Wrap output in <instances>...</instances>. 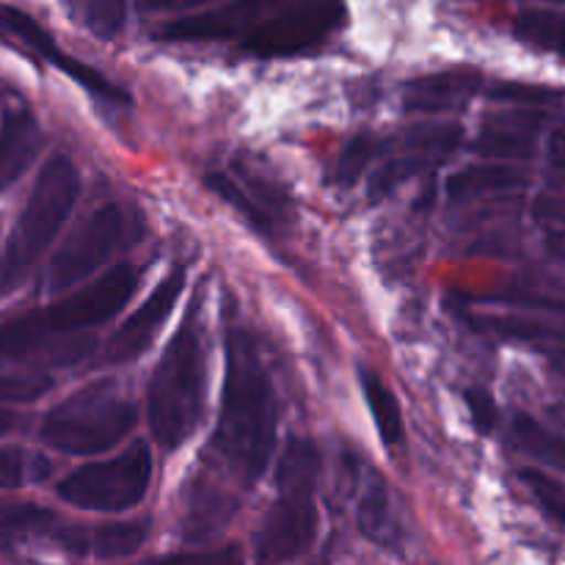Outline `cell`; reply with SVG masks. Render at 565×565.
<instances>
[{
  "label": "cell",
  "instance_id": "cell-20",
  "mask_svg": "<svg viewBox=\"0 0 565 565\" xmlns=\"http://www.w3.org/2000/svg\"><path fill=\"white\" fill-rule=\"evenodd\" d=\"M362 390L367 397L370 414L375 419V428H379L384 445H401L403 441V412L397 397L392 395L390 386L379 379L370 370H362Z\"/></svg>",
  "mask_w": 565,
  "mask_h": 565
},
{
  "label": "cell",
  "instance_id": "cell-34",
  "mask_svg": "<svg viewBox=\"0 0 565 565\" xmlns=\"http://www.w3.org/2000/svg\"><path fill=\"white\" fill-rule=\"evenodd\" d=\"M533 215L552 230H565V193H541L533 202Z\"/></svg>",
  "mask_w": 565,
  "mask_h": 565
},
{
  "label": "cell",
  "instance_id": "cell-24",
  "mask_svg": "<svg viewBox=\"0 0 565 565\" xmlns=\"http://www.w3.org/2000/svg\"><path fill=\"white\" fill-rule=\"evenodd\" d=\"M207 188L213 193H218V196L224 199L230 207H235L237 213L248 221V224L257 226V230H263V232H270V215L265 213V210L257 204V199L248 196V193L243 191V188L237 185L230 174H221V171L207 174Z\"/></svg>",
  "mask_w": 565,
  "mask_h": 565
},
{
  "label": "cell",
  "instance_id": "cell-13",
  "mask_svg": "<svg viewBox=\"0 0 565 565\" xmlns=\"http://www.w3.org/2000/svg\"><path fill=\"white\" fill-rule=\"evenodd\" d=\"M149 530H152L149 522L138 519V522H116L103 524V527H66L55 539L75 555L116 561V557H127L141 550L143 541L149 539Z\"/></svg>",
  "mask_w": 565,
  "mask_h": 565
},
{
  "label": "cell",
  "instance_id": "cell-10",
  "mask_svg": "<svg viewBox=\"0 0 565 565\" xmlns=\"http://www.w3.org/2000/svg\"><path fill=\"white\" fill-rule=\"evenodd\" d=\"M0 28H3V31H9L11 36L20 39V42L28 44L31 50H36L42 58H47L50 64L55 66V70H61L64 75H70L72 81L81 83L86 92L110 99V103H130L127 92H121L119 86H114V83H110L105 75H99L94 66H88V64H83V61L66 55L42 25H39L31 14H25L22 9H17V6H0Z\"/></svg>",
  "mask_w": 565,
  "mask_h": 565
},
{
  "label": "cell",
  "instance_id": "cell-37",
  "mask_svg": "<svg viewBox=\"0 0 565 565\" xmlns=\"http://www.w3.org/2000/svg\"><path fill=\"white\" fill-rule=\"evenodd\" d=\"M14 414H9V412H0V436L3 434H9L11 428H14Z\"/></svg>",
  "mask_w": 565,
  "mask_h": 565
},
{
  "label": "cell",
  "instance_id": "cell-8",
  "mask_svg": "<svg viewBox=\"0 0 565 565\" xmlns=\"http://www.w3.org/2000/svg\"><path fill=\"white\" fill-rule=\"evenodd\" d=\"M127 213L119 204H108V207L97 210L88 215L75 232L64 241L44 274V290L61 292L75 287L86 276H92L116 248L125 243L127 237Z\"/></svg>",
  "mask_w": 565,
  "mask_h": 565
},
{
  "label": "cell",
  "instance_id": "cell-15",
  "mask_svg": "<svg viewBox=\"0 0 565 565\" xmlns=\"http://www.w3.org/2000/svg\"><path fill=\"white\" fill-rule=\"evenodd\" d=\"M39 143H42V130L31 110L14 108L3 116L0 121V193L33 163Z\"/></svg>",
  "mask_w": 565,
  "mask_h": 565
},
{
  "label": "cell",
  "instance_id": "cell-5",
  "mask_svg": "<svg viewBox=\"0 0 565 565\" xmlns=\"http://www.w3.org/2000/svg\"><path fill=\"white\" fill-rule=\"evenodd\" d=\"M136 423V406L114 381H97L53 408L42 423V439L66 456L110 450Z\"/></svg>",
  "mask_w": 565,
  "mask_h": 565
},
{
  "label": "cell",
  "instance_id": "cell-25",
  "mask_svg": "<svg viewBox=\"0 0 565 565\" xmlns=\"http://www.w3.org/2000/svg\"><path fill=\"white\" fill-rule=\"evenodd\" d=\"M386 143L379 141L375 136H356L345 149H342L340 160H337V171H334V180L340 185H353L359 177L364 174L373 158H379L384 152Z\"/></svg>",
  "mask_w": 565,
  "mask_h": 565
},
{
  "label": "cell",
  "instance_id": "cell-1",
  "mask_svg": "<svg viewBox=\"0 0 565 565\" xmlns=\"http://www.w3.org/2000/svg\"><path fill=\"white\" fill-rule=\"evenodd\" d=\"M276 417L279 403L257 345L248 331L230 329L224 397L213 450L246 486H252L268 467L276 445Z\"/></svg>",
  "mask_w": 565,
  "mask_h": 565
},
{
  "label": "cell",
  "instance_id": "cell-38",
  "mask_svg": "<svg viewBox=\"0 0 565 565\" xmlns=\"http://www.w3.org/2000/svg\"><path fill=\"white\" fill-rule=\"evenodd\" d=\"M552 141H561V143H565V121L561 127H557L555 132H552Z\"/></svg>",
  "mask_w": 565,
  "mask_h": 565
},
{
  "label": "cell",
  "instance_id": "cell-3",
  "mask_svg": "<svg viewBox=\"0 0 565 565\" xmlns=\"http://www.w3.org/2000/svg\"><path fill=\"white\" fill-rule=\"evenodd\" d=\"M320 472V452L309 441L292 439L276 472L274 505L257 530L254 552L259 565H285L301 557L318 533L315 483Z\"/></svg>",
  "mask_w": 565,
  "mask_h": 565
},
{
  "label": "cell",
  "instance_id": "cell-30",
  "mask_svg": "<svg viewBox=\"0 0 565 565\" xmlns=\"http://www.w3.org/2000/svg\"><path fill=\"white\" fill-rule=\"evenodd\" d=\"M524 486L533 491V497L539 500V505L550 513L557 522H565V489L557 480L546 478L539 469H524L522 472Z\"/></svg>",
  "mask_w": 565,
  "mask_h": 565
},
{
  "label": "cell",
  "instance_id": "cell-32",
  "mask_svg": "<svg viewBox=\"0 0 565 565\" xmlns=\"http://www.w3.org/2000/svg\"><path fill=\"white\" fill-rule=\"evenodd\" d=\"M149 565H243L241 550L226 546L215 552H185V555H169Z\"/></svg>",
  "mask_w": 565,
  "mask_h": 565
},
{
  "label": "cell",
  "instance_id": "cell-26",
  "mask_svg": "<svg viewBox=\"0 0 565 565\" xmlns=\"http://www.w3.org/2000/svg\"><path fill=\"white\" fill-rule=\"evenodd\" d=\"M83 25L99 39H114L125 25V3H114V0H97V3H81L77 6Z\"/></svg>",
  "mask_w": 565,
  "mask_h": 565
},
{
  "label": "cell",
  "instance_id": "cell-19",
  "mask_svg": "<svg viewBox=\"0 0 565 565\" xmlns=\"http://www.w3.org/2000/svg\"><path fill=\"white\" fill-rule=\"evenodd\" d=\"M513 33L522 42L546 53L565 55V9H524L513 22Z\"/></svg>",
  "mask_w": 565,
  "mask_h": 565
},
{
  "label": "cell",
  "instance_id": "cell-29",
  "mask_svg": "<svg viewBox=\"0 0 565 565\" xmlns=\"http://www.w3.org/2000/svg\"><path fill=\"white\" fill-rule=\"evenodd\" d=\"M53 522V513L36 505H14L0 511V541H11L17 535L36 533Z\"/></svg>",
  "mask_w": 565,
  "mask_h": 565
},
{
  "label": "cell",
  "instance_id": "cell-33",
  "mask_svg": "<svg viewBox=\"0 0 565 565\" xmlns=\"http://www.w3.org/2000/svg\"><path fill=\"white\" fill-rule=\"evenodd\" d=\"M467 406L469 414L475 419V428L480 434H491L497 428V419H500V412H497L494 397L486 390H467Z\"/></svg>",
  "mask_w": 565,
  "mask_h": 565
},
{
  "label": "cell",
  "instance_id": "cell-2",
  "mask_svg": "<svg viewBox=\"0 0 565 565\" xmlns=\"http://www.w3.org/2000/svg\"><path fill=\"white\" fill-rule=\"evenodd\" d=\"M204 395H207V351L202 334V307L191 303V312L166 345L147 392L149 425L154 439L166 450H177L199 428Z\"/></svg>",
  "mask_w": 565,
  "mask_h": 565
},
{
  "label": "cell",
  "instance_id": "cell-35",
  "mask_svg": "<svg viewBox=\"0 0 565 565\" xmlns=\"http://www.w3.org/2000/svg\"><path fill=\"white\" fill-rule=\"evenodd\" d=\"M546 252L565 263V230H546Z\"/></svg>",
  "mask_w": 565,
  "mask_h": 565
},
{
  "label": "cell",
  "instance_id": "cell-12",
  "mask_svg": "<svg viewBox=\"0 0 565 565\" xmlns=\"http://www.w3.org/2000/svg\"><path fill=\"white\" fill-rule=\"evenodd\" d=\"M276 3H226L218 9L202 11L193 17L166 22L160 39L169 42H213V39H232L246 33L263 14H268Z\"/></svg>",
  "mask_w": 565,
  "mask_h": 565
},
{
  "label": "cell",
  "instance_id": "cell-14",
  "mask_svg": "<svg viewBox=\"0 0 565 565\" xmlns=\"http://www.w3.org/2000/svg\"><path fill=\"white\" fill-rule=\"evenodd\" d=\"M541 127V114L535 110H511L494 114L483 121L475 149L486 158L530 160L535 152V132Z\"/></svg>",
  "mask_w": 565,
  "mask_h": 565
},
{
  "label": "cell",
  "instance_id": "cell-18",
  "mask_svg": "<svg viewBox=\"0 0 565 565\" xmlns=\"http://www.w3.org/2000/svg\"><path fill=\"white\" fill-rule=\"evenodd\" d=\"M511 439L516 450H522L524 456L535 458L541 463H550V467L565 469V434L546 428V425L527 417V414H516L511 425Z\"/></svg>",
  "mask_w": 565,
  "mask_h": 565
},
{
  "label": "cell",
  "instance_id": "cell-17",
  "mask_svg": "<svg viewBox=\"0 0 565 565\" xmlns=\"http://www.w3.org/2000/svg\"><path fill=\"white\" fill-rule=\"evenodd\" d=\"M527 185V174L516 166L489 163V166H467L458 174L447 180V196L463 202V199L483 196V193L497 191H516Z\"/></svg>",
  "mask_w": 565,
  "mask_h": 565
},
{
  "label": "cell",
  "instance_id": "cell-4",
  "mask_svg": "<svg viewBox=\"0 0 565 565\" xmlns=\"http://www.w3.org/2000/svg\"><path fill=\"white\" fill-rule=\"evenodd\" d=\"M81 193V174L66 154H53L39 171L25 207L0 259V287H11L33 268L70 218Z\"/></svg>",
  "mask_w": 565,
  "mask_h": 565
},
{
  "label": "cell",
  "instance_id": "cell-31",
  "mask_svg": "<svg viewBox=\"0 0 565 565\" xmlns=\"http://www.w3.org/2000/svg\"><path fill=\"white\" fill-rule=\"evenodd\" d=\"M50 386V375H0V403H31Z\"/></svg>",
  "mask_w": 565,
  "mask_h": 565
},
{
  "label": "cell",
  "instance_id": "cell-16",
  "mask_svg": "<svg viewBox=\"0 0 565 565\" xmlns=\"http://www.w3.org/2000/svg\"><path fill=\"white\" fill-rule=\"evenodd\" d=\"M480 86V75L472 70H452L439 72V75L417 77L406 86L408 110H423V114H436V110H450L467 103Z\"/></svg>",
  "mask_w": 565,
  "mask_h": 565
},
{
  "label": "cell",
  "instance_id": "cell-28",
  "mask_svg": "<svg viewBox=\"0 0 565 565\" xmlns=\"http://www.w3.org/2000/svg\"><path fill=\"white\" fill-rule=\"evenodd\" d=\"M47 475V461L31 458L22 450H0V489H17L25 480H39Z\"/></svg>",
  "mask_w": 565,
  "mask_h": 565
},
{
  "label": "cell",
  "instance_id": "cell-21",
  "mask_svg": "<svg viewBox=\"0 0 565 565\" xmlns=\"http://www.w3.org/2000/svg\"><path fill=\"white\" fill-rule=\"evenodd\" d=\"M478 329H489L505 340L519 342H565V323L539 318H516V315H489L475 320Z\"/></svg>",
  "mask_w": 565,
  "mask_h": 565
},
{
  "label": "cell",
  "instance_id": "cell-6",
  "mask_svg": "<svg viewBox=\"0 0 565 565\" xmlns=\"http://www.w3.org/2000/svg\"><path fill=\"white\" fill-rule=\"evenodd\" d=\"M141 285V270L132 263L114 265L105 276L81 287L77 292L66 296L64 301L53 303L44 312H22L17 315V334L25 351L36 356L39 351L50 348V342L58 334L72 329H92L103 326L125 307L132 292Z\"/></svg>",
  "mask_w": 565,
  "mask_h": 565
},
{
  "label": "cell",
  "instance_id": "cell-27",
  "mask_svg": "<svg viewBox=\"0 0 565 565\" xmlns=\"http://www.w3.org/2000/svg\"><path fill=\"white\" fill-rule=\"evenodd\" d=\"M489 97L497 99V103L541 108V105L557 103L563 97V92L552 86H533V83H497L494 88H489Z\"/></svg>",
  "mask_w": 565,
  "mask_h": 565
},
{
  "label": "cell",
  "instance_id": "cell-7",
  "mask_svg": "<svg viewBox=\"0 0 565 565\" xmlns=\"http://www.w3.org/2000/svg\"><path fill=\"white\" fill-rule=\"evenodd\" d=\"M152 480V456L147 445H132L105 463L75 469L58 483V497L86 511H127L143 500Z\"/></svg>",
  "mask_w": 565,
  "mask_h": 565
},
{
  "label": "cell",
  "instance_id": "cell-22",
  "mask_svg": "<svg viewBox=\"0 0 565 565\" xmlns=\"http://www.w3.org/2000/svg\"><path fill=\"white\" fill-rule=\"evenodd\" d=\"M359 527L367 539L390 546L395 541V519H392V502L384 483L375 480L373 486H364L362 502H359Z\"/></svg>",
  "mask_w": 565,
  "mask_h": 565
},
{
  "label": "cell",
  "instance_id": "cell-11",
  "mask_svg": "<svg viewBox=\"0 0 565 565\" xmlns=\"http://www.w3.org/2000/svg\"><path fill=\"white\" fill-rule=\"evenodd\" d=\"M182 287H185V270H171V274L154 287L152 296L141 303V309H138L130 320H125L121 329L110 337L108 348H105V362L127 364L132 362V359L141 356L149 348V342H152L154 337H158V331L163 329L166 320H169Z\"/></svg>",
  "mask_w": 565,
  "mask_h": 565
},
{
  "label": "cell",
  "instance_id": "cell-9",
  "mask_svg": "<svg viewBox=\"0 0 565 565\" xmlns=\"http://www.w3.org/2000/svg\"><path fill=\"white\" fill-rule=\"evenodd\" d=\"M345 20V6L340 3H303L279 6L274 17H259L246 33L243 47L254 55H292L315 47Z\"/></svg>",
  "mask_w": 565,
  "mask_h": 565
},
{
  "label": "cell",
  "instance_id": "cell-23",
  "mask_svg": "<svg viewBox=\"0 0 565 565\" xmlns=\"http://www.w3.org/2000/svg\"><path fill=\"white\" fill-rule=\"evenodd\" d=\"M434 166H439V160L406 149V152L390 158L379 171H375L373 180H370V196H373V202H379V199L390 196L392 191H397L403 182H408L412 177H417L419 171H428V169H434Z\"/></svg>",
  "mask_w": 565,
  "mask_h": 565
},
{
  "label": "cell",
  "instance_id": "cell-36",
  "mask_svg": "<svg viewBox=\"0 0 565 565\" xmlns=\"http://www.w3.org/2000/svg\"><path fill=\"white\" fill-rule=\"evenodd\" d=\"M550 163L555 166L557 171H565V143L561 141L550 143Z\"/></svg>",
  "mask_w": 565,
  "mask_h": 565
}]
</instances>
